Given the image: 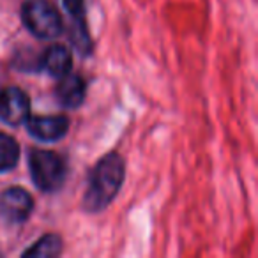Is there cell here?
<instances>
[{"label": "cell", "instance_id": "obj_1", "mask_svg": "<svg viewBox=\"0 0 258 258\" xmlns=\"http://www.w3.org/2000/svg\"><path fill=\"white\" fill-rule=\"evenodd\" d=\"M124 159L117 152H110L97 161L90 173L89 186L83 195V209L90 214L104 211L113 202L124 182Z\"/></svg>", "mask_w": 258, "mask_h": 258}, {"label": "cell", "instance_id": "obj_2", "mask_svg": "<svg viewBox=\"0 0 258 258\" xmlns=\"http://www.w3.org/2000/svg\"><path fill=\"white\" fill-rule=\"evenodd\" d=\"M30 177L37 189L53 193L64 186L66 180V163L58 154L44 149H34L29 154Z\"/></svg>", "mask_w": 258, "mask_h": 258}, {"label": "cell", "instance_id": "obj_3", "mask_svg": "<svg viewBox=\"0 0 258 258\" xmlns=\"http://www.w3.org/2000/svg\"><path fill=\"white\" fill-rule=\"evenodd\" d=\"M22 20L29 32L39 39H53L62 32L60 13L48 0H25Z\"/></svg>", "mask_w": 258, "mask_h": 258}, {"label": "cell", "instance_id": "obj_4", "mask_svg": "<svg viewBox=\"0 0 258 258\" xmlns=\"http://www.w3.org/2000/svg\"><path fill=\"white\" fill-rule=\"evenodd\" d=\"M34 211V200L23 187L13 186L0 195V212L2 218L11 225H22Z\"/></svg>", "mask_w": 258, "mask_h": 258}, {"label": "cell", "instance_id": "obj_5", "mask_svg": "<svg viewBox=\"0 0 258 258\" xmlns=\"http://www.w3.org/2000/svg\"><path fill=\"white\" fill-rule=\"evenodd\" d=\"M30 117V99L18 87L0 90V120L8 125H20Z\"/></svg>", "mask_w": 258, "mask_h": 258}, {"label": "cell", "instance_id": "obj_6", "mask_svg": "<svg viewBox=\"0 0 258 258\" xmlns=\"http://www.w3.org/2000/svg\"><path fill=\"white\" fill-rule=\"evenodd\" d=\"M27 129L30 137L43 144H53L66 137L69 129V120L64 115H39L27 118Z\"/></svg>", "mask_w": 258, "mask_h": 258}, {"label": "cell", "instance_id": "obj_7", "mask_svg": "<svg viewBox=\"0 0 258 258\" xmlns=\"http://www.w3.org/2000/svg\"><path fill=\"white\" fill-rule=\"evenodd\" d=\"M62 6L73 20V43H75V48L82 55H89L92 51V41H90L85 18H83L85 16L83 0H62Z\"/></svg>", "mask_w": 258, "mask_h": 258}, {"label": "cell", "instance_id": "obj_8", "mask_svg": "<svg viewBox=\"0 0 258 258\" xmlns=\"http://www.w3.org/2000/svg\"><path fill=\"white\" fill-rule=\"evenodd\" d=\"M73 66V55L71 50L60 44L50 46L39 58V69H43L46 75L53 78H62L68 73H71Z\"/></svg>", "mask_w": 258, "mask_h": 258}, {"label": "cell", "instance_id": "obj_9", "mask_svg": "<svg viewBox=\"0 0 258 258\" xmlns=\"http://www.w3.org/2000/svg\"><path fill=\"white\" fill-rule=\"evenodd\" d=\"M58 80L60 82H58L57 89H55L57 101L66 108H78L83 103L87 94L85 80L78 75H71V73H68V75Z\"/></svg>", "mask_w": 258, "mask_h": 258}, {"label": "cell", "instance_id": "obj_10", "mask_svg": "<svg viewBox=\"0 0 258 258\" xmlns=\"http://www.w3.org/2000/svg\"><path fill=\"white\" fill-rule=\"evenodd\" d=\"M62 251V240L55 233H48V235L41 237L39 240L32 244L29 249L23 251V256H32V258H53L58 256Z\"/></svg>", "mask_w": 258, "mask_h": 258}, {"label": "cell", "instance_id": "obj_11", "mask_svg": "<svg viewBox=\"0 0 258 258\" xmlns=\"http://www.w3.org/2000/svg\"><path fill=\"white\" fill-rule=\"evenodd\" d=\"M20 159L18 142L6 133H0V173L11 172L16 168Z\"/></svg>", "mask_w": 258, "mask_h": 258}]
</instances>
